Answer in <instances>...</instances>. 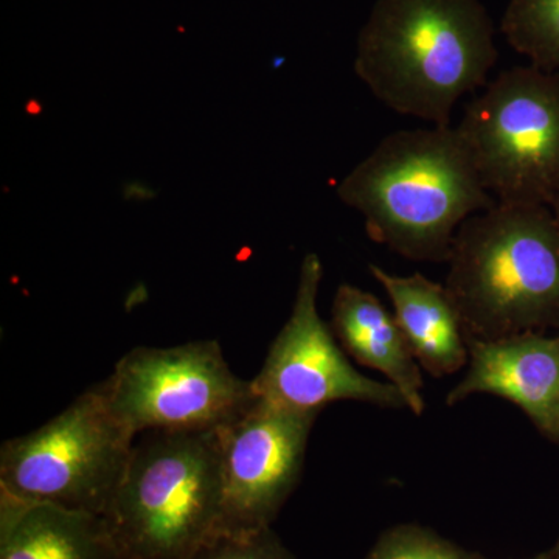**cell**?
Returning <instances> with one entry per match:
<instances>
[{
    "label": "cell",
    "instance_id": "obj_1",
    "mask_svg": "<svg viewBox=\"0 0 559 559\" xmlns=\"http://www.w3.org/2000/svg\"><path fill=\"white\" fill-rule=\"evenodd\" d=\"M495 35L480 0H378L359 32L355 72L393 112L451 127L460 98L488 84Z\"/></svg>",
    "mask_w": 559,
    "mask_h": 559
},
{
    "label": "cell",
    "instance_id": "obj_2",
    "mask_svg": "<svg viewBox=\"0 0 559 559\" xmlns=\"http://www.w3.org/2000/svg\"><path fill=\"white\" fill-rule=\"evenodd\" d=\"M370 240L404 259L450 261L471 216L498 204L455 127L392 132L337 187Z\"/></svg>",
    "mask_w": 559,
    "mask_h": 559
},
{
    "label": "cell",
    "instance_id": "obj_3",
    "mask_svg": "<svg viewBox=\"0 0 559 559\" xmlns=\"http://www.w3.org/2000/svg\"><path fill=\"white\" fill-rule=\"evenodd\" d=\"M447 286L466 341L559 329V238L549 205L498 202L460 226Z\"/></svg>",
    "mask_w": 559,
    "mask_h": 559
},
{
    "label": "cell",
    "instance_id": "obj_4",
    "mask_svg": "<svg viewBox=\"0 0 559 559\" xmlns=\"http://www.w3.org/2000/svg\"><path fill=\"white\" fill-rule=\"evenodd\" d=\"M121 559H190L223 527L218 432L150 430L105 513Z\"/></svg>",
    "mask_w": 559,
    "mask_h": 559
},
{
    "label": "cell",
    "instance_id": "obj_5",
    "mask_svg": "<svg viewBox=\"0 0 559 559\" xmlns=\"http://www.w3.org/2000/svg\"><path fill=\"white\" fill-rule=\"evenodd\" d=\"M134 440L98 382L40 428L2 444L0 491L105 516Z\"/></svg>",
    "mask_w": 559,
    "mask_h": 559
},
{
    "label": "cell",
    "instance_id": "obj_6",
    "mask_svg": "<svg viewBox=\"0 0 559 559\" xmlns=\"http://www.w3.org/2000/svg\"><path fill=\"white\" fill-rule=\"evenodd\" d=\"M481 183L502 204L559 197V72L516 66L471 100L457 124Z\"/></svg>",
    "mask_w": 559,
    "mask_h": 559
},
{
    "label": "cell",
    "instance_id": "obj_7",
    "mask_svg": "<svg viewBox=\"0 0 559 559\" xmlns=\"http://www.w3.org/2000/svg\"><path fill=\"white\" fill-rule=\"evenodd\" d=\"M116 417L135 437L150 430H213L255 401L216 341L135 347L100 382Z\"/></svg>",
    "mask_w": 559,
    "mask_h": 559
},
{
    "label": "cell",
    "instance_id": "obj_8",
    "mask_svg": "<svg viewBox=\"0 0 559 559\" xmlns=\"http://www.w3.org/2000/svg\"><path fill=\"white\" fill-rule=\"evenodd\" d=\"M322 277V261L308 253L301 261L293 312L272 342L260 373L250 381L257 399L319 414L336 401L404 409L406 401L400 390L359 373L337 345L331 326L320 318Z\"/></svg>",
    "mask_w": 559,
    "mask_h": 559
},
{
    "label": "cell",
    "instance_id": "obj_9",
    "mask_svg": "<svg viewBox=\"0 0 559 559\" xmlns=\"http://www.w3.org/2000/svg\"><path fill=\"white\" fill-rule=\"evenodd\" d=\"M319 412L288 409L255 399L216 429L223 476V527H272L299 484L308 440Z\"/></svg>",
    "mask_w": 559,
    "mask_h": 559
},
{
    "label": "cell",
    "instance_id": "obj_10",
    "mask_svg": "<svg viewBox=\"0 0 559 559\" xmlns=\"http://www.w3.org/2000/svg\"><path fill=\"white\" fill-rule=\"evenodd\" d=\"M465 378L448 393V406L489 393L520 407L559 447V336L525 333L498 341H468Z\"/></svg>",
    "mask_w": 559,
    "mask_h": 559
},
{
    "label": "cell",
    "instance_id": "obj_11",
    "mask_svg": "<svg viewBox=\"0 0 559 559\" xmlns=\"http://www.w3.org/2000/svg\"><path fill=\"white\" fill-rule=\"evenodd\" d=\"M331 330L360 366L380 371L415 415L425 412L423 374L395 314L374 294L341 285L331 307Z\"/></svg>",
    "mask_w": 559,
    "mask_h": 559
},
{
    "label": "cell",
    "instance_id": "obj_12",
    "mask_svg": "<svg viewBox=\"0 0 559 559\" xmlns=\"http://www.w3.org/2000/svg\"><path fill=\"white\" fill-rule=\"evenodd\" d=\"M0 559H121L105 518L0 491Z\"/></svg>",
    "mask_w": 559,
    "mask_h": 559
},
{
    "label": "cell",
    "instance_id": "obj_13",
    "mask_svg": "<svg viewBox=\"0 0 559 559\" xmlns=\"http://www.w3.org/2000/svg\"><path fill=\"white\" fill-rule=\"evenodd\" d=\"M370 272L388 293L419 367L436 378L462 370L469 359L468 341L447 286L421 274L400 277L377 264Z\"/></svg>",
    "mask_w": 559,
    "mask_h": 559
},
{
    "label": "cell",
    "instance_id": "obj_14",
    "mask_svg": "<svg viewBox=\"0 0 559 559\" xmlns=\"http://www.w3.org/2000/svg\"><path fill=\"white\" fill-rule=\"evenodd\" d=\"M500 31L530 64L559 72V0H509Z\"/></svg>",
    "mask_w": 559,
    "mask_h": 559
},
{
    "label": "cell",
    "instance_id": "obj_15",
    "mask_svg": "<svg viewBox=\"0 0 559 559\" xmlns=\"http://www.w3.org/2000/svg\"><path fill=\"white\" fill-rule=\"evenodd\" d=\"M190 559H296L272 527L250 532L219 530Z\"/></svg>",
    "mask_w": 559,
    "mask_h": 559
},
{
    "label": "cell",
    "instance_id": "obj_16",
    "mask_svg": "<svg viewBox=\"0 0 559 559\" xmlns=\"http://www.w3.org/2000/svg\"><path fill=\"white\" fill-rule=\"evenodd\" d=\"M455 547L418 525H399L382 533L366 559H450Z\"/></svg>",
    "mask_w": 559,
    "mask_h": 559
},
{
    "label": "cell",
    "instance_id": "obj_17",
    "mask_svg": "<svg viewBox=\"0 0 559 559\" xmlns=\"http://www.w3.org/2000/svg\"><path fill=\"white\" fill-rule=\"evenodd\" d=\"M450 559H481L479 557H474V555L465 554L455 547L454 551H452Z\"/></svg>",
    "mask_w": 559,
    "mask_h": 559
},
{
    "label": "cell",
    "instance_id": "obj_18",
    "mask_svg": "<svg viewBox=\"0 0 559 559\" xmlns=\"http://www.w3.org/2000/svg\"><path fill=\"white\" fill-rule=\"evenodd\" d=\"M551 213H554L555 224H557L558 238H559V197L549 205Z\"/></svg>",
    "mask_w": 559,
    "mask_h": 559
},
{
    "label": "cell",
    "instance_id": "obj_19",
    "mask_svg": "<svg viewBox=\"0 0 559 559\" xmlns=\"http://www.w3.org/2000/svg\"><path fill=\"white\" fill-rule=\"evenodd\" d=\"M551 559H559V543L555 546V549L549 551Z\"/></svg>",
    "mask_w": 559,
    "mask_h": 559
},
{
    "label": "cell",
    "instance_id": "obj_20",
    "mask_svg": "<svg viewBox=\"0 0 559 559\" xmlns=\"http://www.w3.org/2000/svg\"><path fill=\"white\" fill-rule=\"evenodd\" d=\"M533 559H551V557H550V554H546V555H540V557H536Z\"/></svg>",
    "mask_w": 559,
    "mask_h": 559
}]
</instances>
